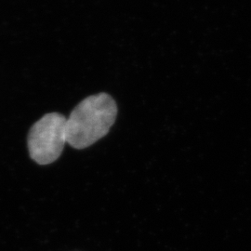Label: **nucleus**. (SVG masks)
Returning a JSON list of instances; mask_svg holds the SVG:
<instances>
[{"label":"nucleus","instance_id":"obj_2","mask_svg":"<svg viewBox=\"0 0 251 251\" xmlns=\"http://www.w3.org/2000/svg\"><path fill=\"white\" fill-rule=\"evenodd\" d=\"M67 118L59 113H49L31 126L27 145L30 157L38 165H50L62 154L66 142Z\"/></svg>","mask_w":251,"mask_h":251},{"label":"nucleus","instance_id":"obj_1","mask_svg":"<svg viewBox=\"0 0 251 251\" xmlns=\"http://www.w3.org/2000/svg\"><path fill=\"white\" fill-rule=\"evenodd\" d=\"M117 116V102L107 93L87 97L67 118V144L77 150L90 147L107 135Z\"/></svg>","mask_w":251,"mask_h":251}]
</instances>
